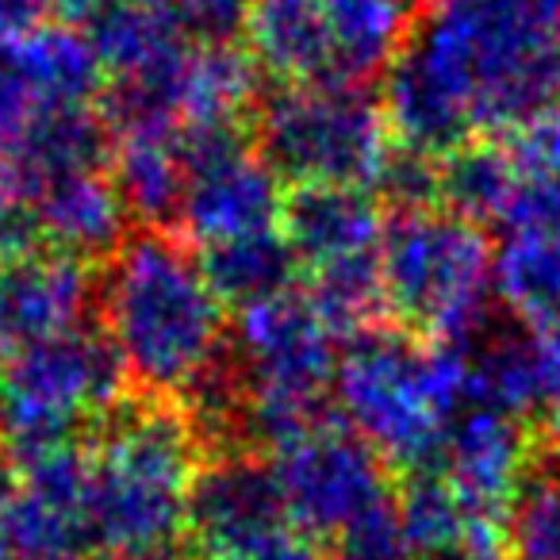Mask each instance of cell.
<instances>
[{"label":"cell","mask_w":560,"mask_h":560,"mask_svg":"<svg viewBox=\"0 0 560 560\" xmlns=\"http://www.w3.org/2000/svg\"><path fill=\"white\" fill-rule=\"evenodd\" d=\"M124 376L147 399L188 404L231 365V319L188 242L147 226L119 242L96 284Z\"/></svg>","instance_id":"cell-2"},{"label":"cell","mask_w":560,"mask_h":560,"mask_svg":"<svg viewBox=\"0 0 560 560\" xmlns=\"http://www.w3.org/2000/svg\"><path fill=\"white\" fill-rule=\"evenodd\" d=\"M269 468L292 518L323 545L396 495L388 465L338 419L272 450Z\"/></svg>","instance_id":"cell-9"},{"label":"cell","mask_w":560,"mask_h":560,"mask_svg":"<svg viewBox=\"0 0 560 560\" xmlns=\"http://www.w3.org/2000/svg\"><path fill=\"white\" fill-rule=\"evenodd\" d=\"M560 104V0H438L388 70L399 150L445 158Z\"/></svg>","instance_id":"cell-1"},{"label":"cell","mask_w":560,"mask_h":560,"mask_svg":"<svg viewBox=\"0 0 560 560\" xmlns=\"http://www.w3.org/2000/svg\"><path fill=\"white\" fill-rule=\"evenodd\" d=\"M541 445L552 453V457H560V404L549 411V419H545V430H541Z\"/></svg>","instance_id":"cell-29"},{"label":"cell","mask_w":560,"mask_h":560,"mask_svg":"<svg viewBox=\"0 0 560 560\" xmlns=\"http://www.w3.org/2000/svg\"><path fill=\"white\" fill-rule=\"evenodd\" d=\"M335 404L376 457L399 472L434 468L457 415L468 407L465 346L369 330L342 350Z\"/></svg>","instance_id":"cell-4"},{"label":"cell","mask_w":560,"mask_h":560,"mask_svg":"<svg viewBox=\"0 0 560 560\" xmlns=\"http://www.w3.org/2000/svg\"><path fill=\"white\" fill-rule=\"evenodd\" d=\"M499 142L511 154L522 185L534 180H557L560 177V104L529 116L514 131L499 135Z\"/></svg>","instance_id":"cell-25"},{"label":"cell","mask_w":560,"mask_h":560,"mask_svg":"<svg viewBox=\"0 0 560 560\" xmlns=\"http://www.w3.org/2000/svg\"><path fill=\"white\" fill-rule=\"evenodd\" d=\"M381 292L404 335L465 346L495 300V246L480 223L442 203L404 208L381 242Z\"/></svg>","instance_id":"cell-5"},{"label":"cell","mask_w":560,"mask_h":560,"mask_svg":"<svg viewBox=\"0 0 560 560\" xmlns=\"http://www.w3.org/2000/svg\"><path fill=\"white\" fill-rule=\"evenodd\" d=\"M511 226H560V177L522 185L511 219H506V231Z\"/></svg>","instance_id":"cell-28"},{"label":"cell","mask_w":560,"mask_h":560,"mask_svg":"<svg viewBox=\"0 0 560 560\" xmlns=\"http://www.w3.org/2000/svg\"><path fill=\"white\" fill-rule=\"evenodd\" d=\"M24 208L35 242H47V249L81 265L116 254L119 242L127 238V219H131L108 170L50 180L27 196Z\"/></svg>","instance_id":"cell-15"},{"label":"cell","mask_w":560,"mask_h":560,"mask_svg":"<svg viewBox=\"0 0 560 560\" xmlns=\"http://www.w3.org/2000/svg\"><path fill=\"white\" fill-rule=\"evenodd\" d=\"M522 177L499 139H472L438 158V203L472 223H503L511 219Z\"/></svg>","instance_id":"cell-21"},{"label":"cell","mask_w":560,"mask_h":560,"mask_svg":"<svg viewBox=\"0 0 560 560\" xmlns=\"http://www.w3.org/2000/svg\"><path fill=\"white\" fill-rule=\"evenodd\" d=\"M188 541L200 560H330L284 506L272 468L257 453L203 460L188 503Z\"/></svg>","instance_id":"cell-8"},{"label":"cell","mask_w":560,"mask_h":560,"mask_svg":"<svg viewBox=\"0 0 560 560\" xmlns=\"http://www.w3.org/2000/svg\"><path fill=\"white\" fill-rule=\"evenodd\" d=\"M196 257L226 312H246L296 289V257L280 231L196 249Z\"/></svg>","instance_id":"cell-22"},{"label":"cell","mask_w":560,"mask_h":560,"mask_svg":"<svg viewBox=\"0 0 560 560\" xmlns=\"http://www.w3.org/2000/svg\"><path fill=\"white\" fill-rule=\"evenodd\" d=\"M419 560H499V552H480V549H453V552H438V557H419Z\"/></svg>","instance_id":"cell-31"},{"label":"cell","mask_w":560,"mask_h":560,"mask_svg":"<svg viewBox=\"0 0 560 560\" xmlns=\"http://www.w3.org/2000/svg\"><path fill=\"white\" fill-rule=\"evenodd\" d=\"M12 491H16V460H0V511L9 506Z\"/></svg>","instance_id":"cell-30"},{"label":"cell","mask_w":560,"mask_h":560,"mask_svg":"<svg viewBox=\"0 0 560 560\" xmlns=\"http://www.w3.org/2000/svg\"><path fill=\"white\" fill-rule=\"evenodd\" d=\"M338 85H365L411 47L419 0H315Z\"/></svg>","instance_id":"cell-16"},{"label":"cell","mask_w":560,"mask_h":560,"mask_svg":"<svg viewBox=\"0 0 560 560\" xmlns=\"http://www.w3.org/2000/svg\"><path fill=\"white\" fill-rule=\"evenodd\" d=\"M203 468L192 415L165 399L119 404L85 445L89 552L104 560H173Z\"/></svg>","instance_id":"cell-3"},{"label":"cell","mask_w":560,"mask_h":560,"mask_svg":"<svg viewBox=\"0 0 560 560\" xmlns=\"http://www.w3.org/2000/svg\"><path fill=\"white\" fill-rule=\"evenodd\" d=\"M249 4L254 0H162L177 32L196 47L234 43V35L246 32Z\"/></svg>","instance_id":"cell-26"},{"label":"cell","mask_w":560,"mask_h":560,"mask_svg":"<svg viewBox=\"0 0 560 560\" xmlns=\"http://www.w3.org/2000/svg\"><path fill=\"white\" fill-rule=\"evenodd\" d=\"M124 369L101 330L73 327L0 361V438L35 453L73 445L124 396Z\"/></svg>","instance_id":"cell-7"},{"label":"cell","mask_w":560,"mask_h":560,"mask_svg":"<svg viewBox=\"0 0 560 560\" xmlns=\"http://www.w3.org/2000/svg\"><path fill=\"white\" fill-rule=\"evenodd\" d=\"M495 300L526 330H560V226H511L495 246Z\"/></svg>","instance_id":"cell-19"},{"label":"cell","mask_w":560,"mask_h":560,"mask_svg":"<svg viewBox=\"0 0 560 560\" xmlns=\"http://www.w3.org/2000/svg\"><path fill=\"white\" fill-rule=\"evenodd\" d=\"M396 506L415 557H438L453 549L503 552V526L480 518L438 468L407 472L404 488L396 491Z\"/></svg>","instance_id":"cell-20"},{"label":"cell","mask_w":560,"mask_h":560,"mask_svg":"<svg viewBox=\"0 0 560 560\" xmlns=\"http://www.w3.org/2000/svg\"><path fill=\"white\" fill-rule=\"evenodd\" d=\"M534 453L537 438L529 434L526 419L491 411V407H465L453 422L434 468L480 518L503 526L506 506H511Z\"/></svg>","instance_id":"cell-14"},{"label":"cell","mask_w":560,"mask_h":560,"mask_svg":"<svg viewBox=\"0 0 560 560\" xmlns=\"http://www.w3.org/2000/svg\"><path fill=\"white\" fill-rule=\"evenodd\" d=\"M284 180L238 131L188 135V180L173 226L196 249L280 231Z\"/></svg>","instance_id":"cell-10"},{"label":"cell","mask_w":560,"mask_h":560,"mask_svg":"<svg viewBox=\"0 0 560 560\" xmlns=\"http://www.w3.org/2000/svg\"><path fill=\"white\" fill-rule=\"evenodd\" d=\"M330 560H415L411 537L404 529V518H399L396 495L384 506L369 511L365 518H358L350 529L335 537L327 545Z\"/></svg>","instance_id":"cell-24"},{"label":"cell","mask_w":560,"mask_h":560,"mask_svg":"<svg viewBox=\"0 0 560 560\" xmlns=\"http://www.w3.org/2000/svg\"><path fill=\"white\" fill-rule=\"evenodd\" d=\"M506 560H560V457L537 438V453L503 518Z\"/></svg>","instance_id":"cell-23"},{"label":"cell","mask_w":560,"mask_h":560,"mask_svg":"<svg viewBox=\"0 0 560 560\" xmlns=\"http://www.w3.org/2000/svg\"><path fill=\"white\" fill-rule=\"evenodd\" d=\"M96 284L81 261L55 249L0 254V361L81 327Z\"/></svg>","instance_id":"cell-13"},{"label":"cell","mask_w":560,"mask_h":560,"mask_svg":"<svg viewBox=\"0 0 560 560\" xmlns=\"http://www.w3.org/2000/svg\"><path fill=\"white\" fill-rule=\"evenodd\" d=\"M257 150L292 188H373L396 139L365 85H280L257 108Z\"/></svg>","instance_id":"cell-6"},{"label":"cell","mask_w":560,"mask_h":560,"mask_svg":"<svg viewBox=\"0 0 560 560\" xmlns=\"http://www.w3.org/2000/svg\"><path fill=\"white\" fill-rule=\"evenodd\" d=\"M50 560H89V557H50Z\"/></svg>","instance_id":"cell-32"},{"label":"cell","mask_w":560,"mask_h":560,"mask_svg":"<svg viewBox=\"0 0 560 560\" xmlns=\"http://www.w3.org/2000/svg\"><path fill=\"white\" fill-rule=\"evenodd\" d=\"M27 246H35L32 219H27V208L20 200L16 180H12L9 158L0 150V254H12V249H27Z\"/></svg>","instance_id":"cell-27"},{"label":"cell","mask_w":560,"mask_h":560,"mask_svg":"<svg viewBox=\"0 0 560 560\" xmlns=\"http://www.w3.org/2000/svg\"><path fill=\"white\" fill-rule=\"evenodd\" d=\"M242 35L257 70L280 85H338L315 0H254Z\"/></svg>","instance_id":"cell-18"},{"label":"cell","mask_w":560,"mask_h":560,"mask_svg":"<svg viewBox=\"0 0 560 560\" xmlns=\"http://www.w3.org/2000/svg\"><path fill=\"white\" fill-rule=\"evenodd\" d=\"M384 231L388 215L373 188H292L280 211V234L307 280L381 269Z\"/></svg>","instance_id":"cell-12"},{"label":"cell","mask_w":560,"mask_h":560,"mask_svg":"<svg viewBox=\"0 0 560 560\" xmlns=\"http://www.w3.org/2000/svg\"><path fill=\"white\" fill-rule=\"evenodd\" d=\"M108 173L131 215L150 226L173 223L188 180V135L170 124L112 127Z\"/></svg>","instance_id":"cell-17"},{"label":"cell","mask_w":560,"mask_h":560,"mask_svg":"<svg viewBox=\"0 0 560 560\" xmlns=\"http://www.w3.org/2000/svg\"><path fill=\"white\" fill-rule=\"evenodd\" d=\"M85 445L20 453L16 491L0 511V560L85 557Z\"/></svg>","instance_id":"cell-11"}]
</instances>
